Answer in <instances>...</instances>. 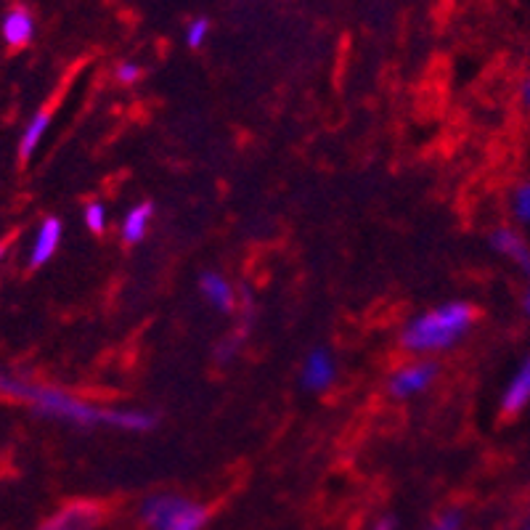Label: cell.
<instances>
[{
	"instance_id": "21",
	"label": "cell",
	"mask_w": 530,
	"mask_h": 530,
	"mask_svg": "<svg viewBox=\"0 0 530 530\" xmlns=\"http://www.w3.org/2000/svg\"><path fill=\"white\" fill-rule=\"evenodd\" d=\"M523 308H525V316L530 318V281H528V289H525V297H523Z\"/></svg>"
},
{
	"instance_id": "16",
	"label": "cell",
	"mask_w": 530,
	"mask_h": 530,
	"mask_svg": "<svg viewBox=\"0 0 530 530\" xmlns=\"http://www.w3.org/2000/svg\"><path fill=\"white\" fill-rule=\"evenodd\" d=\"M207 30H210V22H207V19H197V22H194L189 27V35H186V43H189L191 48H199V46H202V43H205Z\"/></svg>"
},
{
	"instance_id": "4",
	"label": "cell",
	"mask_w": 530,
	"mask_h": 530,
	"mask_svg": "<svg viewBox=\"0 0 530 530\" xmlns=\"http://www.w3.org/2000/svg\"><path fill=\"white\" fill-rule=\"evenodd\" d=\"M101 520V509L91 501H77L48 520L40 530H96Z\"/></svg>"
},
{
	"instance_id": "5",
	"label": "cell",
	"mask_w": 530,
	"mask_h": 530,
	"mask_svg": "<svg viewBox=\"0 0 530 530\" xmlns=\"http://www.w3.org/2000/svg\"><path fill=\"white\" fill-rule=\"evenodd\" d=\"M488 242H491L493 252H499L501 258H507L509 263H515L530 281V244L525 242L523 236L517 234L515 228L509 226L496 228Z\"/></svg>"
},
{
	"instance_id": "3",
	"label": "cell",
	"mask_w": 530,
	"mask_h": 530,
	"mask_svg": "<svg viewBox=\"0 0 530 530\" xmlns=\"http://www.w3.org/2000/svg\"><path fill=\"white\" fill-rule=\"evenodd\" d=\"M141 520L149 530H202L207 509L175 493H159L141 504Z\"/></svg>"
},
{
	"instance_id": "1",
	"label": "cell",
	"mask_w": 530,
	"mask_h": 530,
	"mask_svg": "<svg viewBox=\"0 0 530 530\" xmlns=\"http://www.w3.org/2000/svg\"><path fill=\"white\" fill-rule=\"evenodd\" d=\"M0 393L16 401H24L35 406L40 414L53 419H64V422L83 424V427H120V430L144 432L154 427V414L136 409H101L72 398L59 387L48 385H30L22 379H14L11 374H0Z\"/></svg>"
},
{
	"instance_id": "9",
	"label": "cell",
	"mask_w": 530,
	"mask_h": 530,
	"mask_svg": "<svg viewBox=\"0 0 530 530\" xmlns=\"http://www.w3.org/2000/svg\"><path fill=\"white\" fill-rule=\"evenodd\" d=\"M61 242V223L56 218H48L43 226H40L38 236H35V247H32L30 265L32 268H40L43 263L53 258V252L59 250Z\"/></svg>"
},
{
	"instance_id": "15",
	"label": "cell",
	"mask_w": 530,
	"mask_h": 530,
	"mask_svg": "<svg viewBox=\"0 0 530 530\" xmlns=\"http://www.w3.org/2000/svg\"><path fill=\"white\" fill-rule=\"evenodd\" d=\"M85 220H88V228H91V231L101 234V231L106 228V210H104V205H99V202H93V205H88V210H85Z\"/></svg>"
},
{
	"instance_id": "8",
	"label": "cell",
	"mask_w": 530,
	"mask_h": 530,
	"mask_svg": "<svg viewBox=\"0 0 530 530\" xmlns=\"http://www.w3.org/2000/svg\"><path fill=\"white\" fill-rule=\"evenodd\" d=\"M334 358L326 353V350H313L311 356L305 358L303 366V387L305 390H313V393H321L326 387L334 382Z\"/></svg>"
},
{
	"instance_id": "14",
	"label": "cell",
	"mask_w": 530,
	"mask_h": 530,
	"mask_svg": "<svg viewBox=\"0 0 530 530\" xmlns=\"http://www.w3.org/2000/svg\"><path fill=\"white\" fill-rule=\"evenodd\" d=\"M512 215H515L523 226H530V181L520 183L512 194Z\"/></svg>"
},
{
	"instance_id": "2",
	"label": "cell",
	"mask_w": 530,
	"mask_h": 530,
	"mask_svg": "<svg viewBox=\"0 0 530 530\" xmlns=\"http://www.w3.org/2000/svg\"><path fill=\"white\" fill-rule=\"evenodd\" d=\"M475 324V308L470 303H446L435 311L414 318L403 332V348L411 353H438L454 348Z\"/></svg>"
},
{
	"instance_id": "11",
	"label": "cell",
	"mask_w": 530,
	"mask_h": 530,
	"mask_svg": "<svg viewBox=\"0 0 530 530\" xmlns=\"http://www.w3.org/2000/svg\"><path fill=\"white\" fill-rule=\"evenodd\" d=\"M32 32H35V22H32V16L24 8L8 11L6 19H3V38H6V43L24 46V43L32 40Z\"/></svg>"
},
{
	"instance_id": "10",
	"label": "cell",
	"mask_w": 530,
	"mask_h": 530,
	"mask_svg": "<svg viewBox=\"0 0 530 530\" xmlns=\"http://www.w3.org/2000/svg\"><path fill=\"white\" fill-rule=\"evenodd\" d=\"M199 287H202V295L207 297V303L215 305L218 311L228 313L234 308V289H231V284L220 273H205L199 279Z\"/></svg>"
},
{
	"instance_id": "20",
	"label": "cell",
	"mask_w": 530,
	"mask_h": 530,
	"mask_svg": "<svg viewBox=\"0 0 530 530\" xmlns=\"http://www.w3.org/2000/svg\"><path fill=\"white\" fill-rule=\"evenodd\" d=\"M374 530H395V523L390 517H385V520H379V523L374 525Z\"/></svg>"
},
{
	"instance_id": "23",
	"label": "cell",
	"mask_w": 530,
	"mask_h": 530,
	"mask_svg": "<svg viewBox=\"0 0 530 530\" xmlns=\"http://www.w3.org/2000/svg\"><path fill=\"white\" fill-rule=\"evenodd\" d=\"M525 530H530V520H528V528H525Z\"/></svg>"
},
{
	"instance_id": "13",
	"label": "cell",
	"mask_w": 530,
	"mask_h": 530,
	"mask_svg": "<svg viewBox=\"0 0 530 530\" xmlns=\"http://www.w3.org/2000/svg\"><path fill=\"white\" fill-rule=\"evenodd\" d=\"M48 120H51L48 112H38L32 117L30 125H27L22 141H19V157H22V162H27V159L32 157V152L38 149L40 138H43V133L48 130Z\"/></svg>"
},
{
	"instance_id": "19",
	"label": "cell",
	"mask_w": 530,
	"mask_h": 530,
	"mask_svg": "<svg viewBox=\"0 0 530 530\" xmlns=\"http://www.w3.org/2000/svg\"><path fill=\"white\" fill-rule=\"evenodd\" d=\"M520 99H523V104L530 109V77L523 83V88H520Z\"/></svg>"
},
{
	"instance_id": "6",
	"label": "cell",
	"mask_w": 530,
	"mask_h": 530,
	"mask_svg": "<svg viewBox=\"0 0 530 530\" xmlns=\"http://www.w3.org/2000/svg\"><path fill=\"white\" fill-rule=\"evenodd\" d=\"M435 374H438V366L430 364V361H419V364L406 366V369H401L390 379V393L398 395V398H409V395L422 393V390L430 387Z\"/></svg>"
},
{
	"instance_id": "18",
	"label": "cell",
	"mask_w": 530,
	"mask_h": 530,
	"mask_svg": "<svg viewBox=\"0 0 530 530\" xmlns=\"http://www.w3.org/2000/svg\"><path fill=\"white\" fill-rule=\"evenodd\" d=\"M117 77H120L122 83H133V80H138V77H141V67H138V64H133V61H125V64H120V67H117Z\"/></svg>"
},
{
	"instance_id": "22",
	"label": "cell",
	"mask_w": 530,
	"mask_h": 530,
	"mask_svg": "<svg viewBox=\"0 0 530 530\" xmlns=\"http://www.w3.org/2000/svg\"><path fill=\"white\" fill-rule=\"evenodd\" d=\"M3 252H6V247H0V258H3Z\"/></svg>"
},
{
	"instance_id": "17",
	"label": "cell",
	"mask_w": 530,
	"mask_h": 530,
	"mask_svg": "<svg viewBox=\"0 0 530 530\" xmlns=\"http://www.w3.org/2000/svg\"><path fill=\"white\" fill-rule=\"evenodd\" d=\"M430 530H462V512H446V515H440L435 523L430 525Z\"/></svg>"
},
{
	"instance_id": "12",
	"label": "cell",
	"mask_w": 530,
	"mask_h": 530,
	"mask_svg": "<svg viewBox=\"0 0 530 530\" xmlns=\"http://www.w3.org/2000/svg\"><path fill=\"white\" fill-rule=\"evenodd\" d=\"M152 205H138L128 212V218L122 223V239L128 244H138L146 236L149 220H152Z\"/></svg>"
},
{
	"instance_id": "7",
	"label": "cell",
	"mask_w": 530,
	"mask_h": 530,
	"mask_svg": "<svg viewBox=\"0 0 530 530\" xmlns=\"http://www.w3.org/2000/svg\"><path fill=\"white\" fill-rule=\"evenodd\" d=\"M530 406V353L525 356V361L517 366V371L512 374V379L504 387L501 395V414L515 417L520 411H525Z\"/></svg>"
}]
</instances>
